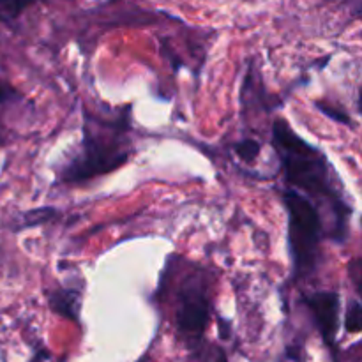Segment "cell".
Masks as SVG:
<instances>
[{"mask_svg":"<svg viewBox=\"0 0 362 362\" xmlns=\"http://www.w3.org/2000/svg\"><path fill=\"white\" fill-rule=\"evenodd\" d=\"M288 212V240L293 262V278L311 274L317 267L322 240L320 212L313 202L296 189L283 191Z\"/></svg>","mask_w":362,"mask_h":362,"instance_id":"3957f363","label":"cell"},{"mask_svg":"<svg viewBox=\"0 0 362 362\" xmlns=\"http://www.w3.org/2000/svg\"><path fill=\"white\" fill-rule=\"evenodd\" d=\"M272 141L285 170L286 182L310 197L327 202L336 218V237L343 239L352 209L346 204L341 187L334 179V170L324 152L304 141L285 119H276L272 126Z\"/></svg>","mask_w":362,"mask_h":362,"instance_id":"6da1fadb","label":"cell"},{"mask_svg":"<svg viewBox=\"0 0 362 362\" xmlns=\"http://www.w3.org/2000/svg\"><path fill=\"white\" fill-rule=\"evenodd\" d=\"M126 124L119 120L110 127V133L103 131V122L85 117L83 144L76 159L64 168L62 182H83L99 175L113 172L126 165L129 159V147L126 144Z\"/></svg>","mask_w":362,"mask_h":362,"instance_id":"7a4b0ae2","label":"cell"},{"mask_svg":"<svg viewBox=\"0 0 362 362\" xmlns=\"http://www.w3.org/2000/svg\"><path fill=\"white\" fill-rule=\"evenodd\" d=\"M39 0H0V20H16L27 7L34 6Z\"/></svg>","mask_w":362,"mask_h":362,"instance_id":"52a82bcc","label":"cell"},{"mask_svg":"<svg viewBox=\"0 0 362 362\" xmlns=\"http://www.w3.org/2000/svg\"><path fill=\"white\" fill-rule=\"evenodd\" d=\"M211 304H209L207 281L202 278H187L179 293L177 325L187 338H200L209 324Z\"/></svg>","mask_w":362,"mask_h":362,"instance_id":"277c9868","label":"cell"},{"mask_svg":"<svg viewBox=\"0 0 362 362\" xmlns=\"http://www.w3.org/2000/svg\"><path fill=\"white\" fill-rule=\"evenodd\" d=\"M306 304L329 346L334 345L339 318V296L336 292H317L306 297Z\"/></svg>","mask_w":362,"mask_h":362,"instance_id":"5b68a950","label":"cell"},{"mask_svg":"<svg viewBox=\"0 0 362 362\" xmlns=\"http://www.w3.org/2000/svg\"><path fill=\"white\" fill-rule=\"evenodd\" d=\"M11 94H13V88H11L9 85L4 83V81L0 80V105H2V103H6V101H9Z\"/></svg>","mask_w":362,"mask_h":362,"instance_id":"8fae6325","label":"cell"},{"mask_svg":"<svg viewBox=\"0 0 362 362\" xmlns=\"http://www.w3.org/2000/svg\"><path fill=\"white\" fill-rule=\"evenodd\" d=\"M49 306L60 317H66L69 320L78 318V308H80V296L76 290H57L49 296Z\"/></svg>","mask_w":362,"mask_h":362,"instance_id":"8992f818","label":"cell"},{"mask_svg":"<svg viewBox=\"0 0 362 362\" xmlns=\"http://www.w3.org/2000/svg\"><path fill=\"white\" fill-rule=\"evenodd\" d=\"M218 362H226V359H225V356H221L219 357V361Z\"/></svg>","mask_w":362,"mask_h":362,"instance_id":"7c38bea8","label":"cell"},{"mask_svg":"<svg viewBox=\"0 0 362 362\" xmlns=\"http://www.w3.org/2000/svg\"><path fill=\"white\" fill-rule=\"evenodd\" d=\"M30 216H32L30 225H39L41 221H46L48 218H52L53 211H49V209H39V211L30 212Z\"/></svg>","mask_w":362,"mask_h":362,"instance_id":"30bf717a","label":"cell"},{"mask_svg":"<svg viewBox=\"0 0 362 362\" xmlns=\"http://www.w3.org/2000/svg\"><path fill=\"white\" fill-rule=\"evenodd\" d=\"M361 304L357 300H354L349 308V313H346V331L356 334V332L361 331Z\"/></svg>","mask_w":362,"mask_h":362,"instance_id":"9c48e42d","label":"cell"},{"mask_svg":"<svg viewBox=\"0 0 362 362\" xmlns=\"http://www.w3.org/2000/svg\"><path fill=\"white\" fill-rule=\"evenodd\" d=\"M262 145L257 140H243L239 144H235V154L243 159L247 165H253L258 158H260Z\"/></svg>","mask_w":362,"mask_h":362,"instance_id":"ba28073f","label":"cell"}]
</instances>
